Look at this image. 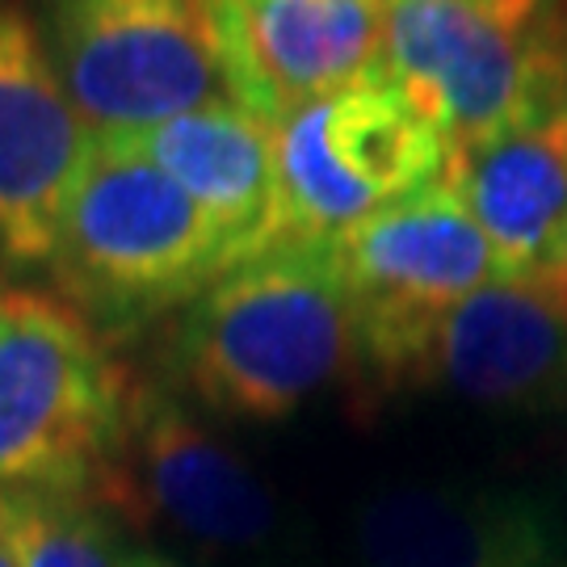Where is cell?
Returning a JSON list of instances; mask_svg holds the SVG:
<instances>
[{
	"mask_svg": "<svg viewBox=\"0 0 567 567\" xmlns=\"http://www.w3.org/2000/svg\"><path fill=\"white\" fill-rule=\"evenodd\" d=\"M93 143L39 25L21 0H0V257L9 265H51Z\"/></svg>",
	"mask_w": 567,
	"mask_h": 567,
	"instance_id": "cell-9",
	"label": "cell"
},
{
	"mask_svg": "<svg viewBox=\"0 0 567 567\" xmlns=\"http://www.w3.org/2000/svg\"><path fill=\"white\" fill-rule=\"evenodd\" d=\"M118 140L182 185L224 227L240 261L282 244L274 126L265 118L219 102Z\"/></svg>",
	"mask_w": 567,
	"mask_h": 567,
	"instance_id": "cell-14",
	"label": "cell"
},
{
	"mask_svg": "<svg viewBox=\"0 0 567 567\" xmlns=\"http://www.w3.org/2000/svg\"><path fill=\"white\" fill-rule=\"evenodd\" d=\"M126 567H189V564H182L177 555H168V550H161V547H140V543H131Z\"/></svg>",
	"mask_w": 567,
	"mask_h": 567,
	"instance_id": "cell-18",
	"label": "cell"
},
{
	"mask_svg": "<svg viewBox=\"0 0 567 567\" xmlns=\"http://www.w3.org/2000/svg\"><path fill=\"white\" fill-rule=\"evenodd\" d=\"M475 4H484L487 13H496V18H505V21H517V25H529L534 9H538V0H475Z\"/></svg>",
	"mask_w": 567,
	"mask_h": 567,
	"instance_id": "cell-17",
	"label": "cell"
},
{
	"mask_svg": "<svg viewBox=\"0 0 567 567\" xmlns=\"http://www.w3.org/2000/svg\"><path fill=\"white\" fill-rule=\"evenodd\" d=\"M102 505L126 526H168L198 547L244 550L274 534V492L168 386H131Z\"/></svg>",
	"mask_w": 567,
	"mask_h": 567,
	"instance_id": "cell-8",
	"label": "cell"
},
{
	"mask_svg": "<svg viewBox=\"0 0 567 567\" xmlns=\"http://www.w3.org/2000/svg\"><path fill=\"white\" fill-rule=\"evenodd\" d=\"M131 383L102 332L51 295H0V492H93L114 471Z\"/></svg>",
	"mask_w": 567,
	"mask_h": 567,
	"instance_id": "cell-3",
	"label": "cell"
},
{
	"mask_svg": "<svg viewBox=\"0 0 567 567\" xmlns=\"http://www.w3.org/2000/svg\"><path fill=\"white\" fill-rule=\"evenodd\" d=\"M173 362L194 400L236 421H282L358 362L332 244L286 240L231 265L185 307Z\"/></svg>",
	"mask_w": 567,
	"mask_h": 567,
	"instance_id": "cell-1",
	"label": "cell"
},
{
	"mask_svg": "<svg viewBox=\"0 0 567 567\" xmlns=\"http://www.w3.org/2000/svg\"><path fill=\"white\" fill-rule=\"evenodd\" d=\"M282 244H332L450 168V140L383 68L274 126Z\"/></svg>",
	"mask_w": 567,
	"mask_h": 567,
	"instance_id": "cell-4",
	"label": "cell"
},
{
	"mask_svg": "<svg viewBox=\"0 0 567 567\" xmlns=\"http://www.w3.org/2000/svg\"><path fill=\"white\" fill-rule=\"evenodd\" d=\"M416 383L480 408H547L567 395V311L538 282H492L429 337Z\"/></svg>",
	"mask_w": 567,
	"mask_h": 567,
	"instance_id": "cell-12",
	"label": "cell"
},
{
	"mask_svg": "<svg viewBox=\"0 0 567 567\" xmlns=\"http://www.w3.org/2000/svg\"><path fill=\"white\" fill-rule=\"evenodd\" d=\"M353 550L362 567H559L564 538L538 496L416 480L365 496Z\"/></svg>",
	"mask_w": 567,
	"mask_h": 567,
	"instance_id": "cell-11",
	"label": "cell"
},
{
	"mask_svg": "<svg viewBox=\"0 0 567 567\" xmlns=\"http://www.w3.org/2000/svg\"><path fill=\"white\" fill-rule=\"evenodd\" d=\"M383 72L454 147L555 114V55L475 0H386Z\"/></svg>",
	"mask_w": 567,
	"mask_h": 567,
	"instance_id": "cell-7",
	"label": "cell"
},
{
	"mask_svg": "<svg viewBox=\"0 0 567 567\" xmlns=\"http://www.w3.org/2000/svg\"><path fill=\"white\" fill-rule=\"evenodd\" d=\"M118 526L93 492H0V534L18 567H126Z\"/></svg>",
	"mask_w": 567,
	"mask_h": 567,
	"instance_id": "cell-15",
	"label": "cell"
},
{
	"mask_svg": "<svg viewBox=\"0 0 567 567\" xmlns=\"http://www.w3.org/2000/svg\"><path fill=\"white\" fill-rule=\"evenodd\" d=\"M0 567H18L13 550H9V543H4V534H0Z\"/></svg>",
	"mask_w": 567,
	"mask_h": 567,
	"instance_id": "cell-20",
	"label": "cell"
},
{
	"mask_svg": "<svg viewBox=\"0 0 567 567\" xmlns=\"http://www.w3.org/2000/svg\"><path fill=\"white\" fill-rule=\"evenodd\" d=\"M550 47V55H555V72H559V89H555V118H559V131H564L567 140V21L555 25V34H543Z\"/></svg>",
	"mask_w": 567,
	"mask_h": 567,
	"instance_id": "cell-16",
	"label": "cell"
},
{
	"mask_svg": "<svg viewBox=\"0 0 567 567\" xmlns=\"http://www.w3.org/2000/svg\"><path fill=\"white\" fill-rule=\"evenodd\" d=\"M332 257L353 307L358 365L374 386L416 383L437 320L466 295L505 282L446 177L344 231Z\"/></svg>",
	"mask_w": 567,
	"mask_h": 567,
	"instance_id": "cell-5",
	"label": "cell"
},
{
	"mask_svg": "<svg viewBox=\"0 0 567 567\" xmlns=\"http://www.w3.org/2000/svg\"><path fill=\"white\" fill-rule=\"evenodd\" d=\"M538 286H547L550 299H555V303H559L567 311V244H564V252H559V261L550 265V274Z\"/></svg>",
	"mask_w": 567,
	"mask_h": 567,
	"instance_id": "cell-19",
	"label": "cell"
},
{
	"mask_svg": "<svg viewBox=\"0 0 567 567\" xmlns=\"http://www.w3.org/2000/svg\"><path fill=\"white\" fill-rule=\"evenodd\" d=\"M240 265L224 227L118 135H97L68 198L51 274L97 332H135L189 307Z\"/></svg>",
	"mask_w": 567,
	"mask_h": 567,
	"instance_id": "cell-2",
	"label": "cell"
},
{
	"mask_svg": "<svg viewBox=\"0 0 567 567\" xmlns=\"http://www.w3.org/2000/svg\"><path fill=\"white\" fill-rule=\"evenodd\" d=\"M51 60L93 135L236 102L210 0H51Z\"/></svg>",
	"mask_w": 567,
	"mask_h": 567,
	"instance_id": "cell-6",
	"label": "cell"
},
{
	"mask_svg": "<svg viewBox=\"0 0 567 567\" xmlns=\"http://www.w3.org/2000/svg\"><path fill=\"white\" fill-rule=\"evenodd\" d=\"M450 189L492 244L505 282H543L567 244V140L559 118L508 126L450 152Z\"/></svg>",
	"mask_w": 567,
	"mask_h": 567,
	"instance_id": "cell-13",
	"label": "cell"
},
{
	"mask_svg": "<svg viewBox=\"0 0 567 567\" xmlns=\"http://www.w3.org/2000/svg\"><path fill=\"white\" fill-rule=\"evenodd\" d=\"M236 105L269 126L383 68L386 0H210Z\"/></svg>",
	"mask_w": 567,
	"mask_h": 567,
	"instance_id": "cell-10",
	"label": "cell"
}]
</instances>
